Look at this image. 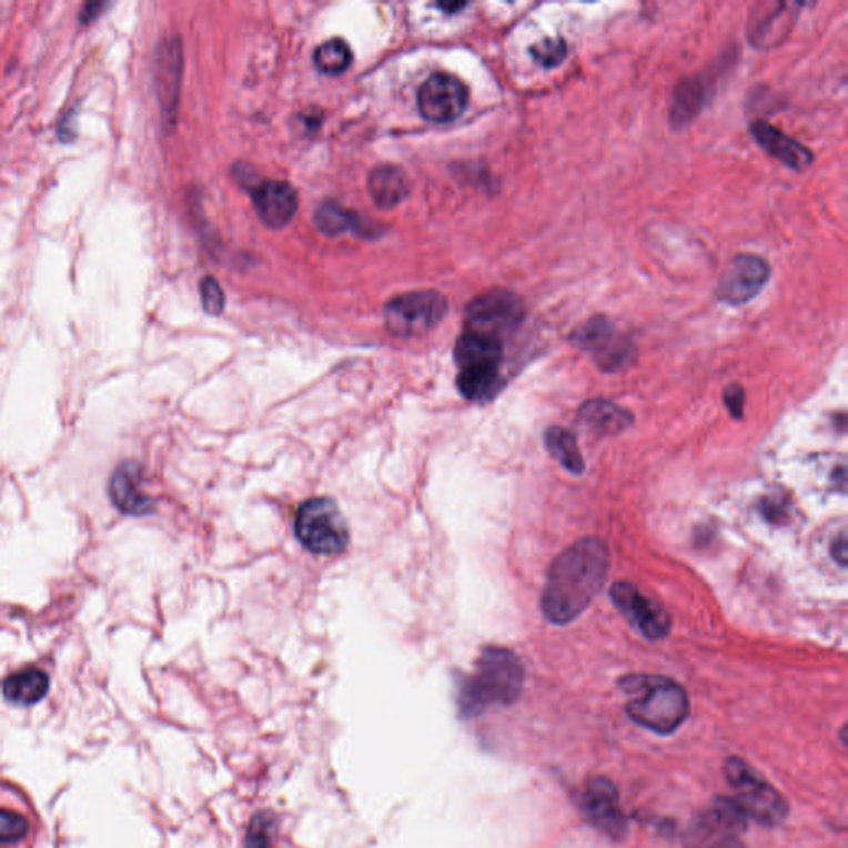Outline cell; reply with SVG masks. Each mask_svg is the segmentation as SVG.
<instances>
[{
  "instance_id": "cell-1",
  "label": "cell",
  "mask_w": 848,
  "mask_h": 848,
  "mask_svg": "<svg viewBox=\"0 0 848 848\" xmlns=\"http://www.w3.org/2000/svg\"><path fill=\"white\" fill-rule=\"evenodd\" d=\"M610 554L597 537H585L562 552L548 568L541 610L548 622L567 625L581 617L607 582Z\"/></svg>"
},
{
  "instance_id": "cell-2",
  "label": "cell",
  "mask_w": 848,
  "mask_h": 848,
  "mask_svg": "<svg viewBox=\"0 0 848 848\" xmlns=\"http://www.w3.org/2000/svg\"><path fill=\"white\" fill-rule=\"evenodd\" d=\"M519 656L503 646H486L477 659L476 672L461 683L457 708L461 716L473 718L491 706L513 705L524 688Z\"/></svg>"
},
{
  "instance_id": "cell-3",
  "label": "cell",
  "mask_w": 848,
  "mask_h": 848,
  "mask_svg": "<svg viewBox=\"0 0 848 848\" xmlns=\"http://www.w3.org/2000/svg\"><path fill=\"white\" fill-rule=\"evenodd\" d=\"M620 686L630 696L628 716L649 731L672 735L688 718V695L672 679L632 675L622 679Z\"/></svg>"
},
{
  "instance_id": "cell-4",
  "label": "cell",
  "mask_w": 848,
  "mask_h": 848,
  "mask_svg": "<svg viewBox=\"0 0 848 848\" xmlns=\"http://www.w3.org/2000/svg\"><path fill=\"white\" fill-rule=\"evenodd\" d=\"M457 388L470 402H489L501 386V363L504 359L503 339L466 330L454 346Z\"/></svg>"
},
{
  "instance_id": "cell-5",
  "label": "cell",
  "mask_w": 848,
  "mask_h": 848,
  "mask_svg": "<svg viewBox=\"0 0 848 848\" xmlns=\"http://www.w3.org/2000/svg\"><path fill=\"white\" fill-rule=\"evenodd\" d=\"M295 534L307 551L319 555L340 554L350 542L349 524L329 497L302 504L295 517Z\"/></svg>"
},
{
  "instance_id": "cell-6",
  "label": "cell",
  "mask_w": 848,
  "mask_h": 848,
  "mask_svg": "<svg viewBox=\"0 0 848 848\" xmlns=\"http://www.w3.org/2000/svg\"><path fill=\"white\" fill-rule=\"evenodd\" d=\"M725 773L735 790V802L746 817L764 826H776L786 819L789 812L786 799L769 783L760 779L753 767L738 757H731L726 763Z\"/></svg>"
},
{
  "instance_id": "cell-7",
  "label": "cell",
  "mask_w": 848,
  "mask_h": 848,
  "mask_svg": "<svg viewBox=\"0 0 848 848\" xmlns=\"http://www.w3.org/2000/svg\"><path fill=\"white\" fill-rule=\"evenodd\" d=\"M746 827V814L735 799L718 797L693 820L686 832L685 848H746L741 840Z\"/></svg>"
},
{
  "instance_id": "cell-8",
  "label": "cell",
  "mask_w": 848,
  "mask_h": 848,
  "mask_svg": "<svg viewBox=\"0 0 848 848\" xmlns=\"http://www.w3.org/2000/svg\"><path fill=\"white\" fill-rule=\"evenodd\" d=\"M446 312L447 301L440 292H410L386 304V329L398 336L422 335L434 329Z\"/></svg>"
},
{
  "instance_id": "cell-9",
  "label": "cell",
  "mask_w": 848,
  "mask_h": 848,
  "mask_svg": "<svg viewBox=\"0 0 848 848\" xmlns=\"http://www.w3.org/2000/svg\"><path fill=\"white\" fill-rule=\"evenodd\" d=\"M572 342L587 352L605 372L624 369L635 355L632 340L607 317H594L585 322L572 335Z\"/></svg>"
},
{
  "instance_id": "cell-10",
  "label": "cell",
  "mask_w": 848,
  "mask_h": 848,
  "mask_svg": "<svg viewBox=\"0 0 848 848\" xmlns=\"http://www.w3.org/2000/svg\"><path fill=\"white\" fill-rule=\"evenodd\" d=\"M526 315L523 302L513 292L493 291L467 307V330L499 336L516 329Z\"/></svg>"
},
{
  "instance_id": "cell-11",
  "label": "cell",
  "mask_w": 848,
  "mask_h": 848,
  "mask_svg": "<svg viewBox=\"0 0 848 848\" xmlns=\"http://www.w3.org/2000/svg\"><path fill=\"white\" fill-rule=\"evenodd\" d=\"M467 102H470L467 87L451 73H434L420 87V111L433 123H450L457 120L466 110Z\"/></svg>"
},
{
  "instance_id": "cell-12",
  "label": "cell",
  "mask_w": 848,
  "mask_h": 848,
  "mask_svg": "<svg viewBox=\"0 0 848 848\" xmlns=\"http://www.w3.org/2000/svg\"><path fill=\"white\" fill-rule=\"evenodd\" d=\"M769 277L770 267L763 258L756 254H739L723 272L716 295L725 304H747L763 291Z\"/></svg>"
},
{
  "instance_id": "cell-13",
  "label": "cell",
  "mask_w": 848,
  "mask_h": 848,
  "mask_svg": "<svg viewBox=\"0 0 848 848\" xmlns=\"http://www.w3.org/2000/svg\"><path fill=\"white\" fill-rule=\"evenodd\" d=\"M610 595L615 607L645 638L662 639L669 634L672 620L668 614L648 600L635 585L617 582L610 588Z\"/></svg>"
},
{
  "instance_id": "cell-14",
  "label": "cell",
  "mask_w": 848,
  "mask_h": 848,
  "mask_svg": "<svg viewBox=\"0 0 848 848\" xmlns=\"http://www.w3.org/2000/svg\"><path fill=\"white\" fill-rule=\"evenodd\" d=\"M582 809L590 822L612 839H620L627 830L624 810L617 789L612 780L605 777H595L587 784L582 794Z\"/></svg>"
},
{
  "instance_id": "cell-15",
  "label": "cell",
  "mask_w": 848,
  "mask_h": 848,
  "mask_svg": "<svg viewBox=\"0 0 848 848\" xmlns=\"http://www.w3.org/2000/svg\"><path fill=\"white\" fill-rule=\"evenodd\" d=\"M252 200L261 221L272 229L287 225L299 208L297 191L285 181H265L259 184Z\"/></svg>"
},
{
  "instance_id": "cell-16",
  "label": "cell",
  "mask_w": 848,
  "mask_h": 848,
  "mask_svg": "<svg viewBox=\"0 0 848 848\" xmlns=\"http://www.w3.org/2000/svg\"><path fill=\"white\" fill-rule=\"evenodd\" d=\"M750 133H753L754 140L760 144L764 151H767L770 157L777 158L780 163L786 164L790 170L802 173V171H806L812 164V151L807 150L799 141L777 130L776 127L767 123V121H754L750 124Z\"/></svg>"
},
{
  "instance_id": "cell-17",
  "label": "cell",
  "mask_w": 848,
  "mask_h": 848,
  "mask_svg": "<svg viewBox=\"0 0 848 848\" xmlns=\"http://www.w3.org/2000/svg\"><path fill=\"white\" fill-rule=\"evenodd\" d=\"M110 497L114 507L128 516H144L154 509L153 501L143 493L141 470L134 463L117 467L110 481Z\"/></svg>"
},
{
  "instance_id": "cell-18",
  "label": "cell",
  "mask_w": 848,
  "mask_h": 848,
  "mask_svg": "<svg viewBox=\"0 0 848 848\" xmlns=\"http://www.w3.org/2000/svg\"><path fill=\"white\" fill-rule=\"evenodd\" d=\"M578 423L598 436L622 433L634 423V415L607 400H592L578 410Z\"/></svg>"
},
{
  "instance_id": "cell-19",
  "label": "cell",
  "mask_w": 848,
  "mask_h": 848,
  "mask_svg": "<svg viewBox=\"0 0 848 848\" xmlns=\"http://www.w3.org/2000/svg\"><path fill=\"white\" fill-rule=\"evenodd\" d=\"M369 190L376 206L390 210L402 203L408 194V176L402 168L382 164L370 173Z\"/></svg>"
},
{
  "instance_id": "cell-20",
  "label": "cell",
  "mask_w": 848,
  "mask_h": 848,
  "mask_svg": "<svg viewBox=\"0 0 848 848\" xmlns=\"http://www.w3.org/2000/svg\"><path fill=\"white\" fill-rule=\"evenodd\" d=\"M50 679L42 669L26 668L13 673L3 682L2 691L7 701L19 706H30L43 699L49 693Z\"/></svg>"
},
{
  "instance_id": "cell-21",
  "label": "cell",
  "mask_w": 848,
  "mask_h": 848,
  "mask_svg": "<svg viewBox=\"0 0 848 848\" xmlns=\"http://www.w3.org/2000/svg\"><path fill=\"white\" fill-rule=\"evenodd\" d=\"M545 446L554 460L574 474L584 473L585 463L578 447L577 437L564 427L552 426L545 431Z\"/></svg>"
},
{
  "instance_id": "cell-22",
  "label": "cell",
  "mask_w": 848,
  "mask_h": 848,
  "mask_svg": "<svg viewBox=\"0 0 848 848\" xmlns=\"http://www.w3.org/2000/svg\"><path fill=\"white\" fill-rule=\"evenodd\" d=\"M706 85L701 79H688L679 83L673 97L672 121L675 127H685L701 111L705 103Z\"/></svg>"
},
{
  "instance_id": "cell-23",
  "label": "cell",
  "mask_w": 848,
  "mask_h": 848,
  "mask_svg": "<svg viewBox=\"0 0 848 848\" xmlns=\"http://www.w3.org/2000/svg\"><path fill=\"white\" fill-rule=\"evenodd\" d=\"M352 59V50L342 39L326 40L314 53L315 67L326 75H339L345 72Z\"/></svg>"
},
{
  "instance_id": "cell-24",
  "label": "cell",
  "mask_w": 848,
  "mask_h": 848,
  "mask_svg": "<svg viewBox=\"0 0 848 848\" xmlns=\"http://www.w3.org/2000/svg\"><path fill=\"white\" fill-rule=\"evenodd\" d=\"M30 832V822L22 812L0 807V848L19 846Z\"/></svg>"
},
{
  "instance_id": "cell-25",
  "label": "cell",
  "mask_w": 848,
  "mask_h": 848,
  "mask_svg": "<svg viewBox=\"0 0 848 848\" xmlns=\"http://www.w3.org/2000/svg\"><path fill=\"white\" fill-rule=\"evenodd\" d=\"M317 228L323 234L336 235L353 228V214L335 203H325L317 212Z\"/></svg>"
},
{
  "instance_id": "cell-26",
  "label": "cell",
  "mask_w": 848,
  "mask_h": 848,
  "mask_svg": "<svg viewBox=\"0 0 848 848\" xmlns=\"http://www.w3.org/2000/svg\"><path fill=\"white\" fill-rule=\"evenodd\" d=\"M274 816L269 812H261L249 824L245 832L244 848H274Z\"/></svg>"
},
{
  "instance_id": "cell-27",
  "label": "cell",
  "mask_w": 848,
  "mask_h": 848,
  "mask_svg": "<svg viewBox=\"0 0 848 848\" xmlns=\"http://www.w3.org/2000/svg\"><path fill=\"white\" fill-rule=\"evenodd\" d=\"M531 55L544 69H554V67L561 65L567 57V43L562 37L545 39L531 47Z\"/></svg>"
},
{
  "instance_id": "cell-28",
  "label": "cell",
  "mask_w": 848,
  "mask_h": 848,
  "mask_svg": "<svg viewBox=\"0 0 848 848\" xmlns=\"http://www.w3.org/2000/svg\"><path fill=\"white\" fill-rule=\"evenodd\" d=\"M201 301L208 314H221L224 309V292L214 279L206 277L201 282Z\"/></svg>"
},
{
  "instance_id": "cell-29",
  "label": "cell",
  "mask_w": 848,
  "mask_h": 848,
  "mask_svg": "<svg viewBox=\"0 0 848 848\" xmlns=\"http://www.w3.org/2000/svg\"><path fill=\"white\" fill-rule=\"evenodd\" d=\"M725 403L728 406L729 413L735 416L736 420L743 418L744 415V390L739 385H731L726 388Z\"/></svg>"
},
{
  "instance_id": "cell-30",
  "label": "cell",
  "mask_w": 848,
  "mask_h": 848,
  "mask_svg": "<svg viewBox=\"0 0 848 848\" xmlns=\"http://www.w3.org/2000/svg\"><path fill=\"white\" fill-rule=\"evenodd\" d=\"M847 554H848L847 535L844 534L842 532V534H840L839 537H836V541H834L832 557L836 558L837 564L842 565V567H846Z\"/></svg>"
},
{
  "instance_id": "cell-31",
  "label": "cell",
  "mask_w": 848,
  "mask_h": 848,
  "mask_svg": "<svg viewBox=\"0 0 848 848\" xmlns=\"http://www.w3.org/2000/svg\"><path fill=\"white\" fill-rule=\"evenodd\" d=\"M440 7L441 9H444V10H450V9L457 10V9H463V7H466V3H441Z\"/></svg>"
}]
</instances>
